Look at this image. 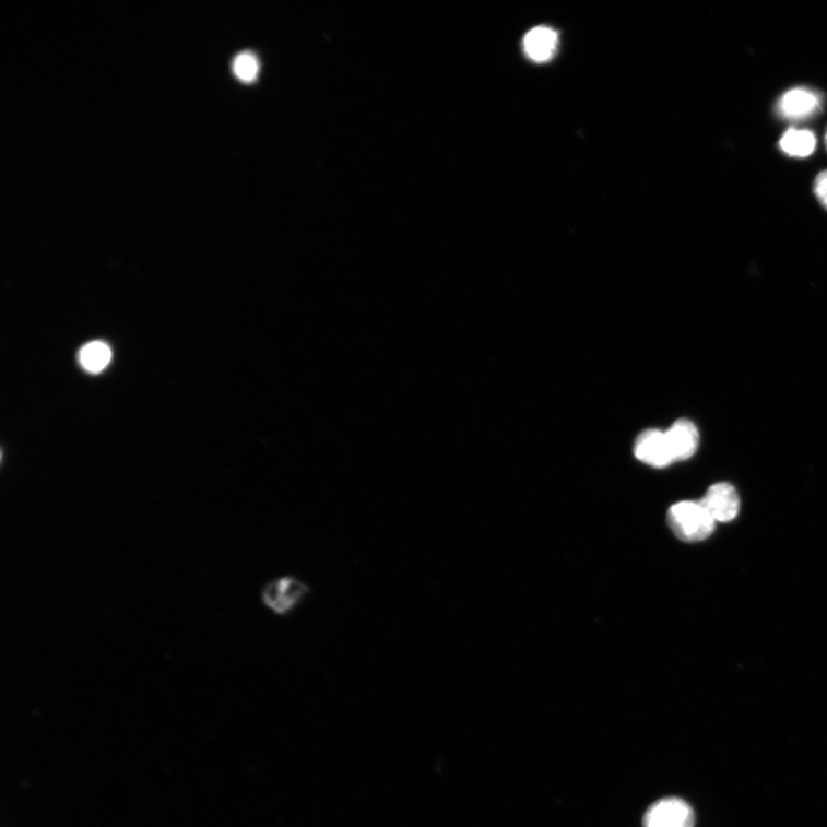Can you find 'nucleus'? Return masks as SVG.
Listing matches in <instances>:
<instances>
[{"label":"nucleus","instance_id":"nucleus-1","mask_svg":"<svg viewBox=\"0 0 827 827\" xmlns=\"http://www.w3.org/2000/svg\"><path fill=\"white\" fill-rule=\"evenodd\" d=\"M667 524L678 540L686 543L702 542L714 530V520L701 503L681 501L669 508Z\"/></svg>","mask_w":827,"mask_h":827},{"label":"nucleus","instance_id":"nucleus-2","mask_svg":"<svg viewBox=\"0 0 827 827\" xmlns=\"http://www.w3.org/2000/svg\"><path fill=\"white\" fill-rule=\"evenodd\" d=\"M311 594L310 587L295 575H284L268 582L261 591L263 606L280 617L294 614Z\"/></svg>","mask_w":827,"mask_h":827},{"label":"nucleus","instance_id":"nucleus-3","mask_svg":"<svg viewBox=\"0 0 827 827\" xmlns=\"http://www.w3.org/2000/svg\"><path fill=\"white\" fill-rule=\"evenodd\" d=\"M696 816L680 798H664L652 804L643 816V827H695Z\"/></svg>","mask_w":827,"mask_h":827},{"label":"nucleus","instance_id":"nucleus-4","mask_svg":"<svg viewBox=\"0 0 827 827\" xmlns=\"http://www.w3.org/2000/svg\"><path fill=\"white\" fill-rule=\"evenodd\" d=\"M822 106L823 98L817 92L806 86H798L780 97L776 110L781 119L803 121L817 116Z\"/></svg>","mask_w":827,"mask_h":827},{"label":"nucleus","instance_id":"nucleus-5","mask_svg":"<svg viewBox=\"0 0 827 827\" xmlns=\"http://www.w3.org/2000/svg\"><path fill=\"white\" fill-rule=\"evenodd\" d=\"M700 503L714 522H730L737 517L741 509L740 495L729 483L711 485Z\"/></svg>","mask_w":827,"mask_h":827},{"label":"nucleus","instance_id":"nucleus-6","mask_svg":"<svg viewBox=\"0 0 827 827\" xmlns=\"http://www.w3.org/2000/svg\"><path fill=\"white\" fill-rule=\"evenodd\" d=\"M635 456L639 461L654 468H665L675 462L665 432L655 429L639 435L635 445Z\"/></svg>","mask_w":827,"mask_h":827},{"label":"nucleus","instance_id":"nucleus-7","mask_svg":"<svg viewBox=\"0 0 827 827\" xmlns=\"http://www.w3.org/2000/svg\"><path fill=\"white\" fill-rule=\"evenodd\" d=\"M665 435L675 462L687 460L698 451L700 435L695 423L678 420Z\"/></svg>","mask_w":827,"mask_h":827},{"label":"nucleus","instance_id":"nucleus-8","mask_svg":"<svg viewBox=\"0 0 827 827\" xmlns=\"http://www.w3.org/2000/svg\"><path fill=\"white\" fill-rule=\"evenodd\" d=\"M558 43L556 32L548 27L531 29L524 37L525 55L535 62H546L554 56Z\"/></svg>","mask_w":827,"mask_h":827},{"label":"nucleus","instance_id":"nucleus-9","mask_svg":"<svg viewBox=\"0 0 827 827\" xmlns=\"http://www.w3.org/2000/svg\"><path fill=\"white\" fill-rule=\"evenodd\" d=\"M814 132L806 129H789L780 139L779 147L793 158H807L816 149Z\"/></svg>","mask_w":827,"mask_h":827},{"label":"nucleus","instance_id":"nucleus-10","mask_svg":"<svg viewBox=\"0 0 827 827\" xmlns=\"http://www.w3.org/2000/svg\"><path fill=\"white\" fill-rule=\"evenodd\" d=\"M80 364L88 373L103 371L111 361V351L103 342L86 344L80 352Z\"/></svg>","mask_w":827,"mask_h":827},{"label":"nucleus","instance_id":"nucleus-11","mask_svg":"<svg viewBox=\"0 0 827 827\" xmlns=\"http://www.w3.org/2000/svg\"><path fill=\"white\" fill-rule=\"evenodd\" d=\"M233 71L240 81L255 82L259 74L258 58L251 52L239 54L233 62Z\"/></svg>","mask_w":827,"mask_h":827},{"label":"nucleus","instance_id":"nucleus-12","mask_svg":"<svg viewBox=\"0 0 827 827\" xmlns=\"http://www.w3.org/2000/svg\"><path fill=\"white\" fill-rule=\"evenodd\" d=\"M814 193L820 205L827 210V169L820 172L814 182Z\"/></svg>","mask_w":827,"mask_h":827},{"label":"nucleus","instance_id":"nucleus-13","mask_svg":"<svg viewBox=\"0 0 827 827\" xmlns=\"http://www.w3.org/2000/svg\"><path fill=\"white\" fill-rule=\"evenodd\" d=\"M825 145H826V149H827V129H826V133H825Z\"/></svg>","mask_w":827,"mask_h":827}]
</instances>
